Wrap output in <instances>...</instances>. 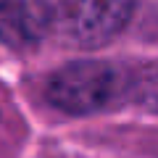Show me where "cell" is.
<instances>
[{
  "label": "cell",
  "mask_w": 158,
  "mask_h": 158,
  "mask_svg": "<svg viewBox=\"0 0 158 158\" xmlns=\"http://www.w3.org/2000/svg\"><path fill=\"white\" fill-rule=\"evenodd\" d=\"M48 100L69 116H95L129 103V71L108 61H74L48 82Z\"/></svg>",
  "instance_id": "1"
},
{
  "label": "cell",
  "mask_w": 158,
  "mask_h": 158,
  "mask_svg": "<svg viewBox=\"0 0 158 158\" xmlns=\"http://www.w3.org/2000/svg\"><path fill=\"white\" fill-rule=\"evenodd\" d=\"M135 0H61L58 27L82 48H98L127 27Z\"/></svg>",
  "instance_id": "2"
},
{
  "label": "cell",
  "mask_w": 158,
  "mask_h": 158,
  "mask_svg": "<svg viewBox=\"0 0 158 158\" xmlns=\"http://www.w3.org/2000/svg\"><path fill=\"white\" fill-rule=\"evenodd\" d=\"M45 0H0V42L16 50L34 48L50 29Z\"/></svg>",
  "instance_id": "3"
},
{
  "label": "cell",
  "mask_w": 158,
  "mask_h": 158,
  "mask_svg": "<svg viewBox=\"0 0 158 158\" xmlns=\"http://www.w3.org/2000/svg\"><path fill=\"white\" fill-rule=\"evenodd\" d=\"M129 103L148 113H158V61L129 71Z\"/></svg>",
  "instance_id": "4"
}]
</instances>
